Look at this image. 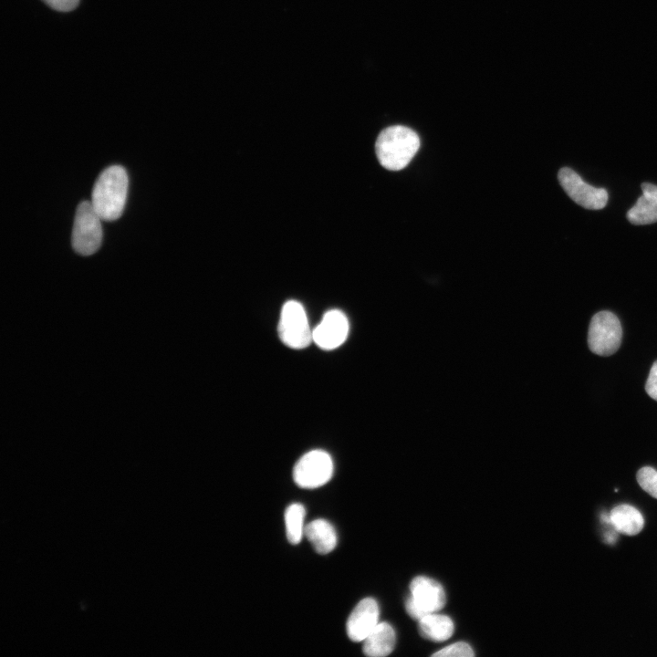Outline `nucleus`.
<instances>
[{
    "mask_svg": "<svg viewBox=\"0 0 657 657\" xmlns=\"http://www.w3.org/2000/svg\"><path fill=\"white\" fill-rule=\"evenodd\" d=\"M128 184L127 172L121 166H110L100 173L92 191L91 203L102 220L114 221L122 214Z\"/></svg>",
    "mask_w": 657,
    "mask_h": 657,
    "instance_id": "f257e3e1",
    "label": "nucleus"
},
{
    "mask_svg": "<svg viewBox=\"0 0 657 657\" xmlns=\"http://www.w3.org/2000/svg\"><path fill=\"white\" fill-rule=\"evenodd\" d=\"M420 147L417 133L405 126L394 125L381 131L375 151L380 163L387 170L399 171L406 167Z\"/></svg>",
    "mask_w": 657,
    "mask_h": 657,
    "instance_id": "f03ea898",
    "label": "nucleus"
},
{
    "mask_svg": "<svg viewBox=\"0 0 657 657\" xmlns=\"http://www.w3.org/2000/svg\"><path fill=\"white\" fill-rule=\"evenodd\" d=\"M101 220L91 202L84 201L78 204L72 231V245L77 253L90 256L99 248Z\"/></svg>",
    "mask_w": 657,
    "mask_h": 657,
    "instance_id": "7ed1b4c3",
    "label": "nucleus"
},
{
    "mask_svg": "<svg viewBox=\"0 0 657 657\" xmlns=\"http://www.w3.org/2000/svg\"><path fill=\"white\" fill-rule=\"evenodd\" d=\"M410 590L405 608L408 614L418 620L427 614L437 612L446 602L443 586L425 576L415 577L410 584Z\"/></svg>",
    "mask_w": 657,
    "mask_h": 657,
    "instance_id": "20e7f679",
    "label": "nucleus"
},
{
    "mask_svg": "<svg viewBox=\"0 0 657 657\" xmlns=\"http://www.w3.org/2000/svg\"><path fill=\"white\" fill-rule=\"evenodd\" d=\"M621 337V325L615 314L604 310L592 317L588 331V345L593 353L600 356L612 355L620 348Z\"/></svg>",
    "mask_w": 657,
    "mask_h": 657,
    "instance_id": "39448f33",
    "label": "nucleus"
},
{
    "mask_svg": "<svg viewBox=\"0 0 657 657\" xmlns=\"http://www.w3.org/2000/svg\"><path fill=\"white\" fill-rule=\"evenodd\" d=\"M312 331L303 306L296 300L287 301L278 323L281 341L292 349H304L313 341Z\"/></svg>",
    "mask_w": 657,
    "mask_h": 657,
    "instance_id": "423d86ee",
    "label": "nucleus"
},
{
    "mask_svg": "<svg viewBox=\"0 0 657 657\" xmlns=\"http://www.w3.org/2000/svg\"><path fill=\"white\" fill-rule=\"evenodd\" d=\"M333 461L323 450L305 454L295 464L293 478L302 488L314 489L328 483L333 474Z\"/></svg>",
    "mask_w": 657,
    "mask_h": 657,
    "instance_id": "0eeeda50",
    "label": "nucleus"
},
{
    "mask_svg": "<svg viewBox=\"0 0 657 657\" xmlns=\"http://www.w3.org/2000/svg\"><path fill=\"white\" fill-rule=\"evenodd\" d=\"M558 179L567 194L580 206L590 210H600L606 206L607 191L586 183L572 169L561 168Z\"/></svg>",
    "mask_w": 657,
    "mask_h": 657,
    "instance_id": "6e6552de",
    "label": "nucleus"
},
{
    "mask_svg": "<svg viewBox=\"0 0 657 657\" xmlns=\"http://www.w3.org/2000/svg\"><path fill=\"white\" fill-rule=\"evenodd\" d=\"M349 329L346 315L339 309L327 311L312 331L313 341L327 350L339 347L347 339Z\"/></svg>",
    "mask_w": 657,
    "mask_h": 657,
    "instance_id": "1a4fd4ad",
    "label": "nucleus"
},
{
    "mask_svg": "<svg viewBox=\"0 0 657 657\" xmlns=\"http://www.w3.org/2000/svg\"><path fill=\"white\" fill-rule=\"evenodd\" d=\"M379 605L372 598L361 600L350 613L346 631L349 638L356 642L363 640L379 623Z\"/></svg>",
    "mask_w": 657,
    "mask_h": 657,
    "instance_id": "9d476101",
    "label": "nucleus"
},
{
    "mask_svg": "<svg viewBox=\"0 0 657 657\" xmlns=\"http://www.w3.org/2000/svg\"><path fill=\"white\" fill-rule=\"evenodd\" d=\"M642 195L628 211L627 218L633 224H648L657 222V186L641 183Z\"/></svg>",
    "mask_w": 657,
    "mask_h": 657,
    "instance_id": "9b49d317",
    "label": "nucleus"
},
{
    "mask_svg": "<svg viewBox=\"0 0 657 657\" xmlns=\"http://www.w3.org/2000/svg\"><path fill=\"white\" fill-rule=\"evenodd\" d=\"M395 646V631L387 622H379L363 640V653L370 657L389 655Z\"/></svg>",
    "mask_w": 657,
    "mask_h": 657,
    "instance_id": "f8f14e48",
    "label": "nucleus"
},
{
    "mask_svg": "<svg viewBox=\"0 0 657 657\" xmlns=\"http://www.w3.org/2000/svg\"><path fill=\"white\" fill-rule=\"evenodd\" d=\"M609 523L620 534L635 536L642 530L644 518L637 508L622 504L615 506L610 511Z\"/></svg>",
    "mask_w": 657,
    "mask_h": 657,
    "instance_id": "ddd939ff",
    "label": "nucleus"
},
{
    "mask_svg": "<svg viewBox=\"0 0 657 657\" xmlns=\"http://www.w3.org/2000/svg\"><path fill=\"white\" fill-rule=\"evenodd\" d=\"M304 535L318 554L331 552L337 545V533L327 520L318 518L305 527Z\"/></svg>",
    "mask_w": 657,
    "mask_h": 657,
    "instance_id": "4468645a",
    "label": "nucleus"
},
{
    "mask_svg": "<svg viewBox=\"0 0 657 657\" xmlns=\"http://www.w3.org/2000/svg\"><path fill=\"white\" fill-rule=\"evenodd\" d=\"M454 626L451 618L436 612L427 614L419 620V631L422 637L433 641H444L454 633Z\"/></svg>",
    "mask_w": 657,
    "mask_h": 657,
    "instance_id": "2eb2a0df",
    "label": "nucleus"
},
{
    "mask_svg": "<svg viewBox=\"0 0 657 657\" xmlns=\"http://www.w3.org/2000/svg\"><path fill=\"white\" fill-rule=\"evenodd\" d=\"M305 507L298 503L291 504L285 512L287 537L289 543L298 544L304 535Z\"/></svg>",
    "mask_w": 657,
    "mask_h": 657,
    "instance_id": "dca6fc26",
    "label": "nucleus"
},
{
    "mask_svg": "<svg viewBox=\"0 0 657 657\" xmlns=\"http://www.w3.org/2000/svg\"><path fill=\"white\" fill-rule=\"evenodd\" d=\"M636 479L642 490L657 499V471L651 466L638 470Z\"/></svg>",
    "mask_w": 657,
    "mask_h": 657,
    "instance_id": "f3484780",
    "label": "nucleus"
},
{
    "mask_svg": "<svg viewBox=\"0 0 657 657\" xmlns=\"http://www.w3.org/2000/svg\"><path fill=\"white\" fill-rule=\"evenodd\" d=\"M474 655L471 646L464 641L450 644L433 654L436 657H472Z\"/></svg>",
    "mask_w": 657,
    "mask_h": 657,
    "instance_id": "a211bd4d",
    "label": "nucleus"
},
{
    "mask_svg": "<svg viewBox=\"0 0 657 657\" xmlns=\"http://www.w3.org/2000/svg\"><path fill=\"white\" fill-rule=\"evenodd\" d=\"M50 8L59 12H69L75 9L79 0H42Z\"/></svg>",
    "mask_w": 657,
    "mask_h": 657,
    "instance_id": "6ab92c4d",
    "label": "nucleus"
},
{
    "mask_svg": "<svg viewBox=\"0 0 657 657\" xmlns=\"http://www.w3.org/2000/svg\"><path fill=\"white\" fill-rule=\"evenodd\" d=\"M647 394L657 401V360L652 364L647 381L645 383Z\"/></svg>",
    "mask_w": 657,
    "mask_h": 657,
    "instance_id": "aec40b11",
    "label": "nucleus"
}]
</instances>
